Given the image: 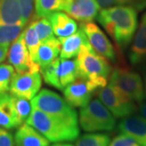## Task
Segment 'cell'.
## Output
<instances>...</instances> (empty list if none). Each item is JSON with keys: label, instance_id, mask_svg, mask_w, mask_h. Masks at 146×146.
<instances>
[{"label": "cell", "instance_id": "4fadbf2b", "mask_svg": "<svg viewBox=\"0 0 146 146\" xmlns=\"http://www.w3.org/2000/svg\"><path fill=\"white\" fill-rule=\"evenodd\" d=\"M100 6L96 0H72L65 12L80 22H90L100 11Z\"/></svg>", "mask_w": 146, "mask_h": 146}, {"label": "cell", "instance_id": "e0dca14e", "mask_svg": "<svg viewBox=\"0 0 146 146\" xmlns=\"http://www.w3.org/2000/svg\"><path fill=\"white\" fill-rule=\"evenodd\" d=\"M129 59L132 64H138L146 59V12L141 18L140 26L134 36Z\"/></svg>", "mask_w": 146, "mask_h": 146}, {"label": "cell", "instance_id": "5bb4252c", "mask_svg": "<svg viewBox=\"0 0 146 146\" xmlns=\"http://www.w3.org/2000/svg\"><path fill=\"white\" fill-rule=\"evenodd\" d=\"M58 41L60 43V58L68 59L76 57L81 47L89 44L88 37L81 28L70 36L58 37Z\"/></svg>", "mask_w": 146, "mask_h": 146}, {"label": "cell", "instance_id": "8d00e7d4", "mask_svg": "<svg viewBox=\"0 0 146 146\" xmlns=\"http://www.w3.org/2000/svg\"><path fill=\"white\" fill-rule=\"evenodd\" d=\"M145 98H146V75H145Z\"/></svg>", "mask_w": 146, "mask_h": 146}, {"label": "cell", "instance_id": "7c38bea8", "mask_svg": "<svg viewBox=\"0 0 146 146\" xmlns=\"http://www.w3.org/2000/svg\"><path fill=\"white\" fill-rule=\"evenodd\" d=\"M118 130L133 138L140 146H146V119L143 116L131 115L122 119Z\"/></svg>", "mask_w": 146, "mask_h": 146}, {"label": "cell", "instance_id": "9c48e42d", "mask_svg": "<svg viewBox=\"0 0 146 146\" xmlns=\"http://www.w3.org/2000/svg\"><path fill=\"white\" fill-rule=\"evenodd\" d=\"M97 89L98 88L92 82L78 76L63 89V96L72 107L82 108L91 101Z\"/></svg>", "mask_w": 146, "mask_h": 146}, {"label": "cell", "instance_id": "30bf717a", "mask_svg": "<svg viewBox=\"0 0 146 146\" xmlns=\"http://www.w3.org/2000/svg\"><path fill=\"white\" fill-rule=\"evenodd\" d=\"M80 28L83 29L88 37L89 44L96 52L106 59L115 62L116 54L114 46L99 27L90 21L83 23Z\"/></svg>", "mask_w": 146, "mask_h": 146}, {"label": "cell", "instance_id": "836d02e7", "mask_svg": "<svg viewBox=\"0 0 146 146\" xmlns=\"http://www.w3.org/2000/svg\"><path fill=\"white\" fill-rule=\"evenodd\" d=\"M9 50V44H0V64L5 60Z\"/></svg>", "mask_w": 146, "mask_h": 146}, {"label": "cell", "instance_id": "3957f363", "mask_svg": "<svg viewBox=\"0 0 146 146\" xmlns=\"http://www.w3.org/2000/svg\"><path fill=\"white\" fill-rule=\"evenodd\" d=\"M76 57L79 77L89 80L98 89L107 84L111 68L106 59L96 52L90 44L81 47Z\"/></svg>", "mask_w": 146, "mask_h": 146}, {"label": "cell", "instance_id": "e575fe53", "mask_svg": "<svg viewBox=\"0 0 146 146\" xmlns=\"http://www.w3.org/2000/svg\"><path fill=\"white\" fill-rule=\"evenodd\" d=\"M140 113L141 116H143L145 119H146V103L141 105L140 106Z\"/></svg>", "mask_w": 146, "mask_h": 146}, {"label": "cell", "instance_id": "d4e9b609", "mask_svg": "<svg viewBox=\"0 0 146 146\" xmlns=\"http://www.w3.org/2000/svg\"><path fill=\"white\" fill-rule=\"evenodd\" d=\"M110 137L104 133L84 134L76 141V146H109Z\"/></svg>", "mask_w": 146, "mask_h": 146}, {"label": "cell", "instance_id": "8992f818", "mask_svg": "<svg viewBox=\"0 0 146 146\" xmlns=\"http://www.w3.org/2000/svg\"><path fill=\"white\" fill-rule=\"evenodd\" d=\"M98 96L115 119H123L133 115L137 110L136 102L110 84L99 89Z\"/></svg>", "mask_w": 146, "mask_h": 146}, {"label": "cell", "instance_id": "d6986e66", "mask_svg": "<svg viewBox=\"0 0 146 146\" xmlns=\"http://www.w3.org/2000/svg\"><path fill=\"white\" fill-rule=\"evenodd\" d=\"M57 74L59 90H63L79 76L76 60L59 58Z\"/></svg>", "mask_w": 146, "mask_h": 146}, {"label": "cell", "instance_id": "7402d4cb", "mask_svg": "<svg viewBox=\"0 0 146 146\" xmlns=\"http://www.w3.org/2000/svg\"><path fill=\"white\" fill-rule=\"evenodd\" d=\"M72 0H34L36 17H47L55 11H66Z\"/></svg>", "mask_w": 146, "mask_h": 146}, {"label": "cell", "instance_id": "484cf974", "mask_svg": "<svg viewBox=\"0 0 146 146\" xmlns=\"http://www.w3.org/2000/svg\"><path fill=\"white\" fill-rule=\"evenodd\" d=\"M32 23L33 24L34 29L41 42L54 37L51 24L47 17H36V19L34 17Z\"/></svg>", "mask_w": 146, "mask_h": 146}, {"label": "cell", "instance_id": "44dd1931", "mask_svg": "<svg viewBox=\"0 0 146 146\" xmlns=\"http://www.w3.org/2000/svg\"><path fill=\"white\" fill-rule=\"evenodd\" d=\"M19 127L11 94H6L0 96V127L11 130Z\"/></svg>", "mask_w": 146, "mask_h": 146}, {"label": "cell", "instance_id": "2e32d148", "mask_svg": "<svg viewBox=\"0 0 146 146\" xmlns=\"http://www.w3.org/2000/svg\"><path fill=\"white\" fill-rule=\"evenodd\" d=\"M47 19L50 21L54 33L58 37H64L73 34L78 30V25L72 17L62 11H55Z\"/></svg>", "mask_w": 146, "mask_h": 146}, {"label": "cell", "instance_id": "9a60e30c", "mask_svg": "<svg viewBox=\"0 0 146 146\" xmlns=\"http://www.w3.org/2000/svg\"><path fill=\"white\" fill-rule=\"evenodd\" d=\"M15 146H50V141L28 123L21 124L14 136Z\"/></svg>", "mask_w": 146, "mask_h": 146}, {"label": "cell", "instance_id": "6da1fadb", "mask_svg": "<svg viewBox=\"0 0 146 146\" xmlns=\"http://www.w3.org/2000/svg\"><path fill=\"white\" fill-rule=\"evenodd\" d=\"M98 21L120 49L127 46L138 25L137 11L129 6H115L101 10Z\"/></svg>", "mask_w": 146, "mask_h": 146}, {"label": "cell", "instance_id": "ba28073f", "mask_svg": "<svg viewBox=\"0 0 146 146\" xmlns=\"http://www.w3.org/2000/svg\"><path fill=\"white\" fill-rule=\"evenodd\" d=\"M42 87V76L38 71L28 70L16 72L11 80L10 93L11 95L32 100Z\"/></svg>", "mask_w": 146, "mask_h": 146}, {"label": "cell", "instance_id": "52a82bcc", "mask_svg": "<svg viewBox=\"0 0 146 146\" xmlns=\"http://www.w3.org/2000/svg\"><path fill=\"white\" fill-rule=\"evenodd\" d=\"M109 84L119 89L136 103L143 102L145 98L141 76L127 68H115L110 76Z\"/></svg>", "mask_w": 146, "mask_h": 146}, {"label": "cell", "instance_id": "d590c367", "mask_svg": "<svg viewBox=\"0 0 146 146\" xmlns=\"http://www.w3.org/2000/svg\"><path fill=\"white\" fill-rule=\"evenodd\" d=\"M52 146H73L71 144H68V143H61V142H58L55 143L54 145H53Z\"/></svg>", "mask_w": 146, "mask_h": 146}, {"label": "cell", "instance_id": "4dcf8cb0", "mask_svg": "<svg viewBox=\"0 0 146 146\" xmlns=\"http://www.w3.org/2000/svg\"><path fill=\"white\" fill-rule=\"evenodd\" d=\"M18 2L21 7L22 21L25 26L33 15L34 0H18Z\"/></svg>", "mask_w": 146, "mask_h": 146}, {"label": "cell", "instance_id": "277c9868", "mask_svg": "<svg viewBox=\"0 0 146 146\" xmlns=\"http://www.w3.org/2000/svg\"><path fill=\"white\" fill-rule=\"evenodd\" d=\"M31 106L72 125L79 126L76 110L68 104L65 98L54 91L42 89L31 100Z\"/></svg>", "mask_w": 146, "mask_h": 146}, {"label": "cell", "instance_id": "8fae6325", "mask_svg": "<svg viewBox=\"0 0 146 146\" xmlns=\"http://www.w3.org/2000/svg\"><path fill=\"white\" fill-rule=\"evenodd\" d=\"M7 54L8 62L15 68L16 72H22L28 70L40 72L38 64L33 63L29 56L25 42L24 32L13 42Z\"/></svg>", "mask_w": 146, "mask_h": 146}, {"label": "cell", "instance_id": "603a6c76", "mask_svg": "<svg viewBox=\"0 0 146 146\" xmlns=\"http://www.w3.org/2000/svg\"><path fill=\"white\" fill-rule=\"evenodd\" d=\"M11 101H12L13 108L15 110L16 119L19 125L21 126L29 118L31 113L32 106L29 102V100L16 97L11 94Z\"/></svg>", "mask_w": 146, "mask_h": 146}, {"label": "cell", "instance_id": "ffe728a7", "mask_svg": "<svg viewBox=\"0 0 146 146\" xmlns=\"http://www.w3.org/2000/svg\"><path fill=\"white\" fill-rule=\"evenodd\" d=\"M0 25H24L18 0H0Z\"/></svg>", "mask_w": 146, "mask_h": 146}, {"label": "cell", "instance_id": "f546056e", "mask_svg": "<svg viewBox=\"0 0 146 146\" xmlns=\"http://www.w3.org/2000/svg\"><path fill=\"white\" fill-rule=\"evenodd\" d=\"M59 61V58H57L55 60H54L52 63L47 65L46 67L40 69V72L42 73L43 80L45 82L53 86L56 89H59V84L58 80V74H57V68L58 64Z\"/></svg>", "mask_w": 146, "mask_h": 146}, {"label": "cell", "instance_id": "d6a6232c", "mask_svg": "<svg viewBox=\"0 0 146 146\" xmlns=\"http://www.w3.org/2000/svg\"><path fill=\"white\" fill-rule=\"evenodd\" d=\"M0 146H15L12 134L4 128H0Z\"/></svg>", "mask_w": 146, "mask_h": 146}, {"label": "cell", "instance_id": "ac0fdd59", "mask_svg": "<svg viewBox=\"0 0 146 146\" xmlns=\"http://www.w3.org/2000/svg\"><path fill=\"white\" fill-rule=\"evenodd\" d=\"M60 53V43L55 36L45 42H41L36 53L35 63L40 69L46 67L58 58Z\"/></svg>", "mask_w": 146, "mask_h": 146}, {"label": "cell", "instance_id": "cb8c5ba5", "mask_svg": "<svg viewBox=\"0 0 146 146\" xmlns=\"http://www.w3.org/2000/svg\"><path fill=\"white\" fill-rule=\"evenodd\" d=\"M24 36H25V45L29 54V56L31 58V60L34 63H36L35 58H36V53L38 50L39 46L41 44V42L33 23H31L24 31Z\"/></svg>", "mask_w": 146, "mask_h": 146}, {"label": "cell", "instance_id": "5b68a950", "mask_svg": "<svg viewBox=\"0 0 146 146\" xmlns=\"http://www.w3.org/2000/svg\"><path fill=\"white\" fill-rule=\"evenodd\" d=\"M79 122L84 131H110L115 127V118L99 99H92L80 110Z\"/></svg>", "mask_w": 146, "mask_h": 146}, {"label": "cell", "instance_id": "7a4b0ae2", "mask_svg": "<svg viewBox=\"0 0 146 146\" xmlns=\"http://www.w3.org/2000/svg\"><path fill=\"white\" fill-rule=\"evenodd\" d=\"M46 138L50 142L73 141L79 138V126H74L53 117L32 106L31 113L25 121Z\"/></svg>", "mask_w": 146, "mask_h": 146}, {"label": "cell", "instance_id": "1f68e13d", "mask_svg": "<svg viewBox=\"0 0 146 146\" xmlns=\"http://www.w3.org/2000/svg\"><path fill=\"white\" fill-rule=\"evenodd\" d=\"M109 146H140L133 138L128 135L121 133L110 141Z\"/></svg>", "mask_w": 146, "mask_h": 146}, {"label": "cell", "instance_id": "83f0119b", "mask_svg": "<svg viewBox=\"0 0 146 146\" xmlns=\"http://www.w3.org/2000/svg\"><path fill=\"white\" fill-rule=\"evenodd\" d=\"M15 74V68L11 64H0V96L9 92L11 83Z\"/></svg>", "mask_w": 146, "mask_h": 146}, {"label": "cell", "instance_id": "f1b7e54d", "mask_svg": "<svg viewBox=\"0 0 146 146\" xmlns=\"http://www.w3.org/2000/svg\"><path fill=\"white\" fill-rule=\"evenodd\" d=\"M100 7L108 8L115 6H129L136 11L146 8V0H96Z\"/></svg>", "mask_w": 146, "mask_h": 146}, {"label": "cell", "instance_id": "4316f807", "mask_svg": "<svg viewBox=\"0 0 146 146\" xmlns=\"http://www.w3.org/2000/svg\"><path fill=\"white\" fill-rule=\"evenodd\" d=\"M24 27L23 25H0V44L10 45L21 35Z\"/></svg>", "mask_w": 146, "mask_h": 146}]
</instances>
